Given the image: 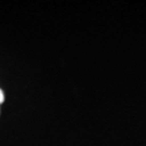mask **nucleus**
<instances>
[{"label":"nucleus","instance_id":"1","mask_svg":"<svg viewBox=\"0 0 146 146\" xmlns=\"http://www.w3.org/2000/svg\"><path fill=\"white\" fill-rule=\"evenodd\" d=\"M3 101H5V94H3V91L0 89V104L3 103Z\"/></svg>","mask_w":146,"mask_h":146}]
</instances>
